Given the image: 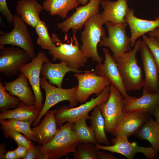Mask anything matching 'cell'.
<instances>
[{
  "instance_id": "obj_1",
  "label": "cell",
  "mask_w": 159,
  "mask_h": 159,
  "mask_svg": "<svg viewBox=\"0 0 159 159\" xmlns=\"http://www.w3.org/2000/svg\"><path fill=\"white\" fill-rule=\"evenodd\" d=\"M73 123L67 122L60 126L52 140L42 145L41 152L44 159H58L76 151L81 142L72 130Z\"/></svg>"
},
{
  "instance_id": "obj_2",
  "label": "cell",
  "mask_w": 159,
  "mask_h": 159,
  "mask_svg": "<svg viewBox=\"0 0 159 159\" xmlns=\"http://www.w3.org/2000/svg\"><path fill=\"white\" fill-rule=\"evenodd\" d=\"M141 41H136L133 49L122 55L116 61L127 92L139 90L143 86L142 68L138 64L136 57Z\"/></svg>"
},
{
  "instance_id": "obj_3",
  "label": "cell",
  "mask_w": 159,
  "mask_h": 159,
  "mask_svg": "<svg viewBox=\"0 0 159 159\" xmlns=\"http://www.w3.org/2000/svg\"><path fill=\"white\" fill-rule=\"evenodd\" d=\"M103 24L100 14L93 15L85 23L81 34V50L88 58L98 63L102 60L98 53L97 46L101 37L105 35Z\"/></svg>"
},
{
  "instance_id": "obj_4",
  "label": "cell",
  "mask_w": 159,
  "mask_h": 159,
  "mask_svg": "<svg viewBox=\"0 0 159 159\" xmlns=\"http://www.w3.org/2000/svg\"><path fill=\"white\" fill-rule=\"evenodd\" d=\"M110 93V85L107 86L96 97L92 98L88 102L76 107L61 106L57 108L54 116L57 126H60L64 122L74 123L83 117L89 119V112L97 106L106 102Z\"/></svg>"
},
{
  "instance_id": "obj_5",
  "label": "cell",
  "mask_w": 159,
  "mask_h": 159,
  "mask_svg": "<svg viewBox=\"0 0 159 159\" xmlns=\"http://www.w3.org/2000/svg\"><path fill=\"white\" fill-rule=\"evenodd\" d=\"M74 37V44L64 43L61 42L56 34H53L52 38L54 42L59 45L48 50V52L52 56L53 61L59 59L61 62H66L71 68L79 69L85 66L88 58L81 50L78 41Z\"/></svg>"
},
{
  "instance_id": "obj_6",
  "label": "cell",
  "mask_w": 159,
  "mask_h": 159,
  "mask_svg": "<svg viewBox=\"0 0 159 159\" xmlns=\"http://www.w3.org/2000/svg\"><path fill=\"white\" fill-rule=\"evenodd\" d=\"M108 33V36L102 37L98 45L109 48L115 61L124 53L130 51V37L126 34L127 23H114L107 22L105 23Z\"/></svg>"
},
{
  "instance_id": "obj_7",
  "label": "cell",
  "mask_w": 159,
  "mask_h": 159,
  "mask_svg": "<svg viewBox=\"0 0 159 159\" xmlns=\"http://www.w3.org/2000/svg\"><path fill=\"white\" fill-rule=\"evenodd\" d=\"M14 28L10 32H2L0 45L10 44L26 51L32 59L36 56L32 39L26 23L17 14L13 15Z\"/></svg>"
},
{
  "instance_id": "obj_8",
  "label": "cell",
  "mask_w": 159,
  "mask_h": 159,
  "mask_svg": "<svg viewBox=\"0 0 159 159\" xmlns=\"http://www.w3.org/2000/svg\"><path fill=\"white\" fill-rule=\"evenodd\" d=\"M40 83L41 88L45 91L46 98L43 108L39 116L32 124L34 127L39 124L42 117L47 110L59 102L67 101L69 102L70 107L76 106L78 103L76 99L77 86L66 89L56 87L52 85L46 79L42 77L40 78Z\"/></svg>"
},
{
  "instance_id": "obj_9",
  "label": "cell",
  "mask_w": 159,
  "mask_h": 159,
  "mask_svg": "<svg viewBox=\"0 0 159 159\" xmlns=\"http://www.w3.org/2000/svg\"><path fill=\"white\" fill-rule=\"evenodd\" d=\"M74 76L78 83L76 99L80 103L86 102L92 94L98 96L107 86L111 84L108 78L98 75L95 71L87 70L83 74L75 73Z\"/></svg>"
},
{
  "instance_id": "obj_10",
  "label": "cell",
  "mask_w": 159,
  "mask_h": 159,
  "mask_svg": "<svg viewBox=\"0 0 159 159\" xmlns=\"http://www.w3.org/2000/svg\"><path fill=\"white\" fill-rule=\"evenodd\" d=\"M47 59L45 53L40 51L30 62L22 65L19 69V72L25 75L32 87L35 96V105L39 110H42L44 105L40 83L41 71L43 64Z\"/></svg>"
},
{
  "instance_id": "obj_11",
  "label": "cell",
  "mask_w": 159,
  "mask_h": 159,
  "mask_svg": "<svg viewBox=\"0 0 159 159\" xmlns=\"http://www.w3.org/2000/svg\"><path fill=\"white\" fill-rule=\"evenodd\" d=\"M31 58L26 51L19 47L0 45V72L7 77L16 75L21 66Z\"/></svg>"
},
{
  "instance_id": "obj_12",
  "label": "cell",
  "mask_w": 159,
  "mask_h": 159,
  "mask_svg": "<svg viewBox=\"0 0 159 159\" xmlns=\"http://www.w3.org/2000/svg\"><path fill=\"white\" fill-rule=\"evenodd\" d=\"M110 93L107 101L99 105L105 121L106 133H111L123 111L124 98L119 90L111 84Z\"/></svg>"
},
{
  "instance_id": "obj_13",
  "label": "cell",
  "mask_w": 159,
  "mask_h": 159,
  "mask_svg": "<svg viewBox=\"0 0 159 159\" xmlns=\"http://www.w3.org/2000/svg\"><path fill=\"white\" fill-rule=\"evenodd\" d=\"M113 145L103 146L100 144L95 145L98 150H107L112 153H119L128 159H132L136 154L140 153L149 159H154L158 155V153L151 146L145 147L139 146L135 142L131 143L126 136L115 137L112 139Z\"/></svg>"
},
{
  "instance_id": "obj_14",
  "label": "cell",
  "mask_w": 159,
  "mask_h": 159,
  "mask_svg": "<svg viewBox=\"0 0 159 159\" xmlns=\"http://www.w3.org/2000/svg\"><path fill=\"white\" fill-rule=\"evenodd\" d=\"M101 0H90L86 5L77 7L75 12L65 20L58 24L57 27L65 34L71 29L75 33L82 28L90 17L99 14Z\"/></svg>"
},
{
  "instance_id": "obj_15",
  "label": "cell",
  "mask_w": 159,
  "mask_h": 159,
  "mask_svg": "<svg viewBox=\"0 0 159 159\" xmlns=\"http://www.w3.org/2000/svg\"><path fill=\"white\" fill-rule=\"evenodd\" d=\"M140 51L145 76L143 90L152 93L159 92L157 65L151 51L143 40L141 42Z\"/></svg>"
},
{
  "instance_id": "obj_16",
  "label": "cell",
  "mask_w": 159,
  "mask_h": 159,
  "mask_svg": "<svg viewBox=\"0 0 159 159\" xmlns=\"http://www.w3.org/2000/svg\"><path fill=\"white\" fill-rule=\"evenodd\" d=\"M149 116V113L123 110L111 134L115 137L125 135L128 138L136 133Z\"/></svg>"
},
{
  "instance_id": "obj_17",
  "label": "cell",
  "mask_w": 159,
  "mask_h": 159,
  "mask_svg": "<svg viewBox=\"0 0 159 159\" xmlns=\"http://www.w3.org/2000/svg\"><path fill=\"white\" fill-rule=\"evenodd\" d=\"M102 50L105 54L104 62L98 63L95 67V72L98 75L108 78L111 84L119 90L124 98H128L130 96L124 86L115 59L107 49L104 47Z\"/></svg>"
},
{
  "instance_id": "obj_18",
  "label": "cell",
  "mask_w": 159,
  "mask_h": 159,
  "mask_svg": "<svg viewBox=\"0 0 159 159\" xmlns=\"http://www.w3.org/2000/svg\"><path fill=\"white\" fill-rule=\"evenodd\" d=\"M57 107L54 110H47L40 123L32 128L34 133V142L44 145L51 141L58 132L54 113Z\"/></svg>"
},
{
  "instance_id": "obj_19",
  "label": "cell",
  "mask_w": 159,
  "mask_h": 159,
  "mask_svg": "<svg viewBox=\"0 0 159 159\" xmlns=\"http://www.w3.org/2000/svg\"><path fill=\"white\" fill-rule=\"evenodd\" d=\"M134 9L129 8L125 18L131 30V46L134 47L136 40L145 33L149 32L159 27V17L154 20L140 19L135 16Z\"/></svg>"
},
{
  "instance_id": "obj_20",
  "label": "cell",
  "mask_w": 159,
  "mask_h": 159,
  "mask_svg": "<svg viewBox=\"0 0 159 159\" xmlns=\"http://www.w3.org/2000/svg\"><path fill=\"white\" fill-rule=\"evenodd\" d=\"M123 110L135 111L150 114L159 104V92L150 93L143 90V95L139 98L130 96L123 99Z\"/></svg>"
},
{
  "instance_id": "obj_21",
  "label": "cell",
  "mask_w": 159,
  "mask_h": 159,
  "mask_svg": "<svg viewBox=\"0 0 159 159\" xmlns=\"http://www.w3.org/2000/svg\"><path fill=\"white\" fill-rule=\"evenodd\" d=\"M87 71L71 68L64 62L53 63L48 59L42 66L41 75L42 77L48 80L50 84L55 85L57 87L62 88L63 79L66 73L69 72L81 73L85 72Z\"/></svg>"
},
{
  "instance_id": "obj_22",
  "label": "cell",
  "mask_w": 159,
  "mask_h": 159,
  "mask_svg": "<svg viewBox=\"0 0 159 159\" xmlns=\"http://www.w3.org/2000/svg\"><path fill=\"white\" fill-rule=\"evenodd\" d=\"M103 9L100 14L103 24L107 22L114 23H126L125 16L129 9L127 1L117 0L113 1L102 0L100 4Z\"/></svg>"
},
{
  "instance_id": "obj_23",
  "label": "cell",
  "mask_w": 159,
  "mask_h": 159,
  "mask_svg": "<svg viewBox=\"0 0 159 159\" xmlns=\"http://www.w3.org/2000/svg\"><path fill=\"white\" fill-rule=\"evenodd\" d=\"M28 80L25 75L19 72L18 77L14 80L4 84L5 90L11 95L18 97L26 105L35 104L34 94L29 87Z\"/></svg>"
},
{
  "instance_id": "obj_24",
  "label": "cell",
  "mask_w": 159,
  "mask_h": 159,
  "mask_svg": "<svg viewBox=\"0 0 159 159\" xmlns=\"http://www.w3.org/2000/svg\"><path fill=\"white\" fill-rule=\"evenodd\" d=\"M43 9V6L36 0H19L15 7L17 14L26 24L34 28L41 20L40 14Z\"/></svg>"
},
{
  "instance_id": "obj_25",
  "label": "cell",
  "mask_w": 159,
  "mask_h": 159,
  "mask_svg": "<svg viewBox=\"0 0 159 159\" xmlns=\"http://www.w3.org/2000/svg\"><path fill=\"white\" fill-rule=\"evenodd\" d=\"M41 112V110L37 109L35 104L29 106L21 101L17 107L1 113L0 120L13 118L23 121H29L33 124L37 120Z\"/></svg>"
},
{
  "instance_id": "obj_26",
  "label": "cell",
  "mask_w": 159,
  "mask_h": 159,
  "mask_svg": "<svg viewBox=\"0 0 159 159\" xmlns=\"http://www.w3.org/2000/svg\"><path fill=\"white\" fill-rule=\"evenodd\" d=\"M135 135L148 140L151 147L159 153V124L150 115Z\"/></svg>"
},
{
  "instance_id": "obj_27",
  "label": "cell",
  "mask_w": 159,
  "mask_h": 159,
  "mask_svg": "<svg viewBox=\"0 0 159 159\" xmlns=\"http://www.w3.org/2000/svg\"><path fill=\"white\" fill-rule=\"evenodd\" d=\"M79 4L78 0H44L42 6L43 9L51 15L59 16L64 19L68 12Z\"/></svg>"
},
{
  "instance_id": "obj_28",
  "label": "cell",
  "mask_w": 159,
  "mask_h": 159,
  "mask_svg": "<svg viewBox=\"0 0 159 159\" xmlns=\"http://www.w3.org/2000/svg\"><path fill=\"white\" fill-rule=\"evenodd\" d=\"M90 127L93 130L97 143L108 145L110 143L105 130V121L99 105L94 109L90 116Z\"/></svg>"
},
{
  "instance_id": "obj_29",
  "label": "cell",
  "mask_w": 159,
  "mask_h": 159,
  "mask_svg": "<svg viewBox=\"0 0 159 159\" xmlns=\"http://www.w3.org/2000/svg\"><path fill=\"white\" fill-rule=\"evenodd\" d=\"M87 119L83 117L76 121L73 123L72 130L81 143L95 145L98 143L94 132L91 127L87 125Z\"/></svg>"
},
{
  "instance_id": "obj_30",
  "label": "cell",
  "mask_w": 159,
  "mask_h": 159,
  "mask_svg": "<svg viewBox=\"0 0 159 159\" xmlns=\"http://www.w3.org/2000/svg\"><path fill=\"white\" fill-rule=\"evenodd\" d=\"M0 123L11 130L23 133L30 140H34V133L31 128L32 123L29 121H23L13 118L0 120Z\"/></svg>"
},
{
  "instance_id": "obj_31",
  "label": "cell",
  "mask_w": 159,
  "mask_h": 159,
  "mask_svg": "<svg viewBox=\"0 0 159 159\" xmlns=\"http://www.w3.org/2000/svg\"><path fill=\"white\" fill-rule=\"evenodd\" d=\"M35 28L38 36L37 43L42 49L49 50L56 46L49 35L48 27L45 22L41 20Z\"/></svg>"
},
{
  "instance_id": "obj_32",
  "label": "cell",
  "mask_w": 159,
  "mask_h": 159,
  "mask_svg": "<svg viewBox=\"0 0 159 159\" xmlns=\"http://www.w3.org/2000/svg\"><path fill=\"white\" fill-rule=\"evenodd\" d=\"M21 101L17 97L8 93L0 81V111L2 112L18 107Z\"/></svg>"
},
{
  "instance_id": "obj_33",
  "label": "cell",
  "mask_w": 159,
  "mask_h": 159,
  "mask_svg": "<svg viewBox=\"0 0 159 159\" xmlns=\"http://www.w3.org/2000/svg\"><path fill=\"white\" fill-rule=\"evenodd\" d=\"M98 149L92 143H81L73 153L74 159H97Z\"/></svg>"
},
{
  "instance_id": "obj_34",
  "label": "cell",
  "mask_w": 159,
  "mask_h": 159,
  "mask_svg": "<svg viewBox=\"0 0 159 159\" xmlns=\"http://www.w3.org/2000/svg\"><path fill=\"white\" fill-rule=\"evenodd\" d=\"M1 128L4 132V136L6 138H10L16 142L17 145H22L28 149L34 144L32 143L25 136L21 135L20 132L11 130L4 125L1 124Z\"/></svg>"
},
{
  "instance_id": "obj_35",
  "label": "cell",
  "mask_w": 159,
  "mask_h": 159,
  "mask_svg": "<svg viewBox=\"0 0 159 159\" xmlns=\"http://www.w3.org/2000/svg\"><path fill=\"white\" fill-rule=\"evenodd\" d=\"M143 41L151 51L157 65L159 75V40L155 37L142 36Z\"/></svg>"
},
{
  "instance_id": "obj_36",
  "label": "cell",
  "mask_w": 159,
  "mask_h": 159,
  "mask_svg": "<svg viewBox=\"0 0 159 159\" xmlns=\"http://www.w3.org/2000/svg\"><path fill=\"white\" fill-rule=\"evenodd\" d=\"M42 145L33 146L27 149L23 159H44L41 152Z\"/></svg>"
},
{
  "instance_id": "obj_37",
  "label": "cell",
  "mask_w": 159,
  "mask_h": 159,
  "mask_svg": "<svg viewBox=\"0 0 159 159\" xmlns=\"http://www.w3.org/2000/svg\"><path fill=\"white\" fill-rule=\"evenodd\" d=\"M0 12L9 24L13 23V15L8 7L6 0H0Z\"/></svg>"
},
{
  "instance_id": "obj_38",
  "label": "cell",
  "mask_w": 159,
  "mask_h": 159,
  "mask_svg": "<svg viewBox=\"0 0 159 159\" xmlns=\"http://www.w3.org/2000/svg\"><path fill=\"white\" fill-rule=\"evenodd\" d=\"M97 159H117L116 157L111 154L104 151L99 150L97 154Z\"/></svg>"
},
{
  "instance_id": "obj_39",
  "label": "cell",
  "mask_w": 159,
  "mask_h": 159,
  "mask_svg": "<svg viewBox=\"0 0 159 159\" xmlns=\"http://www.w3.org/2000/svg\"><path fill=\"white\" fill-rule=\"evenodd\" d=\"M18 145L17 148L14 150L19 159L24 157L28 149L21 145Z\"/></svg>"
},
{
  "instance_id": "obj_40",
  "label": "cell",
  "mask_w": 159,
  "mask_h": 159,
  "mask_svg": "<svg viewBox=\"0 0 159 159\" xmlns=\"http://www.w3.org/2000/svg\"><path fill=\"white\" fill-rule=\"evenodd\" d=\"M4 159H19L14 150L6 152L4 155Z\"/></svg>"
},
{
  "instance_id": "obj_41",
  "label": "cell",
  "mask_w": 159,
  "mask_h": 159,
  "mask_svg": "<svg viewBox=\"0 0 159 159\" xmlns=\"http://www.w3.org/2000/svg\"><path fill=\"white\" fill-rule=\"evenodd\" d=\"M150 37L156 38L159 40V27L148 32Z\"/></svg>"
},
{
  "instance_id": "obj_42",
  "label": "cell",
  "mask_w": 159,
  "mask_h": 159,
  "mask_svg": "<svg viewBox=\"0 0 159 159\" xmlns=\"http://www.w3.org/2000/svg\"><path fill=\"white\" fill-rule=\"evenodd\" d=\"M152 115L155 117L156 122L159 124V104L153 111Z\"/></svg>"
},
{
  "instance_id": "obj_43",
  "label": "cell",
  "mask_w": 159,
  "mask_h": 159,
  "mask_svg": "<svg viewBox=\"0 0 159 159\" xmlns=\"http://www.w3.org/2000/svg\"><path fill=\"white\" fill-rule=\"evenodd\" d=\"M5 145L4 144H1L0 145V159H4V154L6 152L5 150Z\"/></svg>"
},
{
  "instance_id": "obj_44",
  "label": "cell",
  "mask_w": 159,
  "mask_h": 159,
  "mask_svg": "<svg viewBox=\"0 0 159 159\" xmlns=\"http://www.w3.org/2000/svg\"><path fill=\"white\" fill-rule=\"evenodd\" d=\"M89 0H78L79 4L85 5L87 4V2Z\"/></svg>"
},
{
  "instance_id": "obj_45",
  "label": "cell",
  "mask_w": 159,
  "mask_h": 159,
  "mask_svg": "<svg viewBox=\"0 0 159 159\" xmlns=\"http://www.w3.org/2000/svg\"><path fill=\"white\" fill-rule=\"evenodd\" d=\"M158 87H159V77H158Z\"/></svg>"
},
{
  "instance_id": "obj_46",
  "label": "cell",
  "mask_w": 159,
  "mask_h": 159,
  "mask_svg": "<svg viewBox=\"0 0 159 159\" xmlns=\"http://www.w3.org/2000/svg\"><path fill=\"white\" fill-rule=\"evenodd\" d=\"M126 0V1H127V0Z\"/></svg>"
}]
</instances>
